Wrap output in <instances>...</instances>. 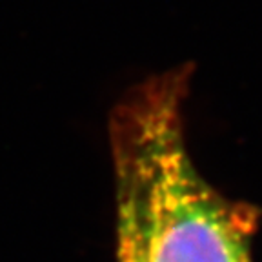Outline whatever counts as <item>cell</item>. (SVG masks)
Listing matches in <instances>:
<instances>
[{
    "label": "cell",
    "instance_id": "2",
    "mask_svg": "<svg viewBox=\"0 0 262 262\" xmlns=\"http://www.w3.org/2000/svg\"><path fill=\"white\" fill-rule=\"evenodd\" d=\"M117 262H146L144 242L135 211L117 193Z\"/></svg>",
    "mask_w": 262,
    "mask_h": 262
},
{
    "label": "cell",
    "instance_id": "1",
    "mask_svg": "<svg viewBox=\"0 0 262 262\" xmlns=\"http://www.w3.org/2000/svg\"><path fill=\"white\" fill-rule=\"evenodd\" d=\"M191 64L131 88L110 119L115 189L135 211L146 262H251L258 213L201 175L186 146Z\"/></svg>",
    "mask_w": 262,
    "mask_h": 262
}]
</instances>
